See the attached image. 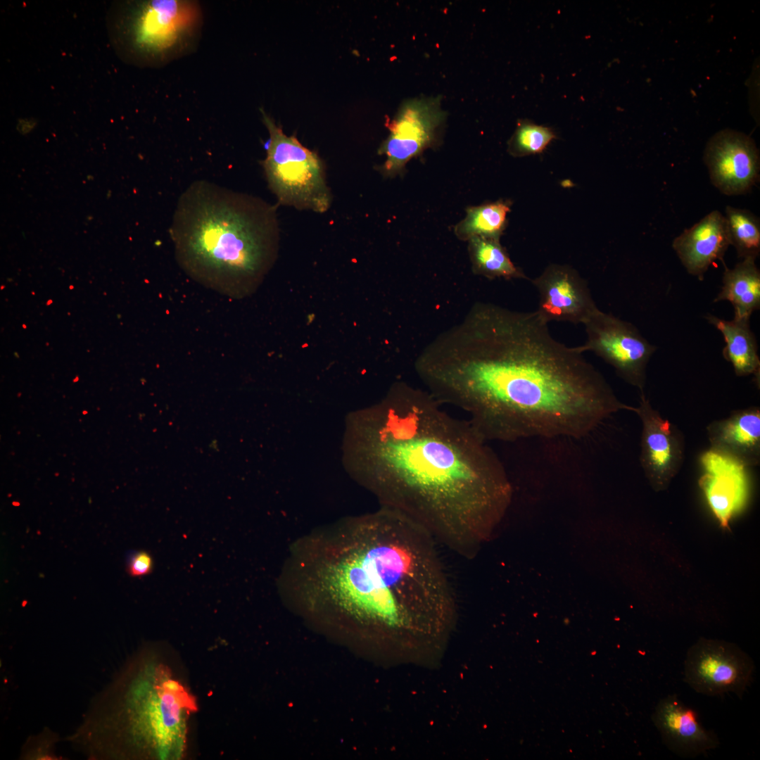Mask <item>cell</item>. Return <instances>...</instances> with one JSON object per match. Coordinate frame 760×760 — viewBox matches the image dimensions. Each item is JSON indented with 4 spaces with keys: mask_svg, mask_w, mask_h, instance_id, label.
I'll return each mask as SVG.
<instances>
[{
    "mask_svg": "<svg viewBox=\"0 0 760 760\" xmlns=\"http://www.w3.org/2000/svg\"><path fill=\"white\" fill-rule=\"evenodd\" d=\"M583 353L555 339L536 311L479 302L414 367L426 390L467 413L488 442L579 438L630 408Z\"/></svg>",
    "mask_w": 760,
    "mask_h": 760,
    "instance_id": "6da1fadb",
    "label": "cell"
},
{
    "mask_svg": "<svg viewBox=\"0 0 760 760\" xmlns=\"http://www.w3.org/2000/svg\"><path fill=\"white\" fill-rule=\"evenodd\" d=\"M364 481L386 508L407 517L466 559L507 514L512 486L495 452L467 419L427 390L403 383L363 415Z\"/></svg>",
    "mask_w": 760,
    "mask_h": 760,
    "instance_id": "7a4b0ae2",
    "label": "cell"
},
{
    "mask_svg": "<svg viewBox=\"0 0 760 760\" xmlns=\"http://www.w3.org/2000/svg\"><path fill=\"white\" fill-rule=\"evenodd\" d=\"M346 536L315 566V590L366 642L411 661L438 653L457 604L434 538L386 507L357 520Z\"/></svg>",
    "mask_w": 760,
    "mask_h": 760,
    "instance_id": "3957f363",
    "label": "cell"
},
{
    "mask_svg": "<svg viewBox=\"0 0 760 760\" xmlns=\"http://www.w3.org/2000/svg\"><path fill=\"white\" fill-rule=\"evenodd\" d=\"M279 230L277 206L200 180L181 195L170 234L191 279L235 297L267 270Z\"/></svg>",
    "mask_w": 760,
    "mask_h": 760,
    "instance_id": "277c9868",
    "label": "cell"
},
{
    "mask_svg": "<svg viewBox=\"0 0 760 760\" xmlns=\"http://www.w3.org/2000/svg\"><path fill=\"white\" fill-rule=\"evenodd\" d=\"M132 672L119 704L121 734L144 755L179 759L196 709L193 697L162 663L144 661Z\"/></svg>",
    "mask_w": 760,
    "mask_h": 760,
    "instance_id": "5b68a950",
    "label": "cell"
},
{
    "mask_svg": "<svg viewBox=\"0 0 760 760\" xmlns=\"http://www.w3.org/2000/svg\"><path fill=\"white\" fill-rule=\"evenodd\" d=\"M198 20V11L191 1H144L115 11L110 30L117 47L144 59H157L181 48Z\"/></svg>",
    "mask_w": 760,
    "mask_h": 760,
    "instance_id": "8992f818",
    "label": "cell"
},
{
    "mask_svg": "<svg viewBox=\"0 0 760 760\" xmlns=\"http://www.w3.org/2000/svg\"><path fill=\"white\" fill-rule=\"evenodd\" d=\"M270 144L262 167L268 186L278 203L298 210L323 213L332 202L324 167L315 152L287 136L262 112Z\"/></svg>",
    "mask_w": 760,
    "mask_h": 760,
    "instance_id": "52a82bcc",
    "label": "cell"
},
{
    "mask_svg": "<svg viewBox=\"0 0 760 760\" xmlns=\"http://www.w3.org/2000/svg\"><path fill=\"white\" fill-rule=\"evenodd\" d=\"M586 341L578 346L611 365L617 375L644 394L647 364L656 351L631 323L599 308L583 324Z\"/></svg>",
    "mask_w": 760,
    "mask_h": 760,
    "instance_id": "ba28073f",
    "label": "cell"
},
{
    "mask_svg": "<svg viewBox=\"0 0 760 760\" xmlns=\"http://www.w3.org/2000/svg\"><path fill=\"white\" fill-rule=\"evenodd\" d=\"M754 670L751 657L735 644L700 638L688 651L684 680L701 694L733 692L741 697L752 682Z\"/></svg>",
    "mask_w": 760,
    "mask_h": 760,
    "instance_id": "9c48e42d",
    "label": "cell"
},
{
    "mask_svg": "<svg viewBox=\"0 0 760 760\" xmlns=\"http://www.w3.org/2000/svg\"><path fill=\"white\" fill-rule=\"evenodd\" d=\"M444 118L438 99L406 101L388 125L390 134L379 148V153L386 157L379 167L382 175L400 174L411 158L432 144Z\"/></svg>",
    "mask_w": 760,
    "mask_h": 760,
    "instance_id": "30bf717a",
    "label": "cell"
},
{
    "mask_svg": "<svg viewBox=\"0 0 760 760\" xmlns=\"http://www.w3.org/2000/svg\"><path fill=\"white\" fill-rule=\"evenodd\" d=\"M642 423L640 462L655 491L666 490L682 467L685 441L680 430L653 408L645 394L639 405L631 406Z\"/></svg>",
    "mask_w": 760,
    "mask_h": 760,
    "instance_id": "8fae6325",
    "label": "cell"
},
{
    "mask_svg": "<svg viewBox=\"0 0 760 760\" xmlns=\"http://www.w3.org/2000/svg\"><path fill=\"white\" fill-rule=\"evenodd\" d=\"M704 161L711 184L725 195L745 194L759 182V151L743 133L731 129L716 133L707 144Z\"/></svg>",
    "mask_w": 760,
    "mask_h": 760,
    "instance_id": "7c38bea8",
    "label": "cell"
},
{
    "mask_svg": "<svg viewBox=\"0 0 760 760\" xmlns=\"http://www.w3.org/2000/svg\"><path fill=\"white\" fill-rule=\"evenodd\" d=\"M531 281L539 295L536 312L547 324H583L598 309L587 281L569 265L550 264Z\"/></svg>",
    "mask_w": 760,
    "mask_h": 760,
    "instance_id": "4fadbf2b",
    "label": "cell"
},
{
    "mask_svg": "<svg viewBox=\"0 0 760 760\" xmlns=\"http://www.w3.org/2000/svg\"><path fill=\"white\" fill-rule=\"evenodd\" d=\"M700 479L708 505L723 526L745 505L748 495L747 467L711 449L701 459Z\"/></svg>",
    "mask_w": 760,
    "mask_h": 760,
    "instance_id": "5bb4252c",
    "label": "cell"
},
{
    "mask_svg": "<svg viewBox=\"0 0 760 760\" xmlns=\"http://www.w3.org/2000/svg\"><path fill=\"white\" fill-rule=\"evenodd\" d=\"M652 721L666 747L678 755L695 757L718 745L716 735L702 726L696 711L675 695L658 702Z\"/></svg>",
    "mask_w": 760,
    "mask_h": 760,
    "instance_id": "9a60e30c",
    "label": "cell"
},
{
    "mask_svg": "<svg viewBox=\"0 0 760 760\" xmlns=\"http://www.w3.org/2000/svg\"><path fill=\"white\" fill-rule=\"evenodd\" d=\"M730 245L724 215L713 210L676 237L672 248L686 271L702 281L709 267Z\"/></svg>",
    "mask_w": 760,
    "mask_h": 760,
    "instance_id": "2e32d148",
    "label": "cell"
},
{
    "mask_svg": "<svg viewBox=\"0 0 760 760\" xmlns=\"http://www.w3.org/2000/svg\"><path fill=\"white\" fill-rule=\"evenodd\" d=\"M710 449L749 468L760 463V410L758 407L733 412L707 427Z\"/></svg>",
    "mask_w": 760,
    "mask_h": 760,
    "instance_id": "e0dca14e",
    "label": "cell"
},
{
    "mask_svg": "<svg viewBox=\"0 0 760 760\" xmlns=\"http://www.w3.org/2000/svg\"><path fill=\"white\" fill-rule=\"evenodd\" d=\"M705 319L722 334L726 346L723 356L729 362L738 376L753 375L759 381L760 359L756 337L749 320H726L712 315Z\"/></svg>",
    "mask_w": 760,
    "mask_h": 760,
    "instance_id": "ac0fdd59",
    "label": "cell"
},
{
    "mask_svg": "<svg viewBox=\"0 0 760 760\" xmlns=\"http://www.w3.org/2000/svg\"><path fill=\"white\" fill-rule=\"evenodd\" d=\"M756 259L744 258L733 268L724 264L722 286L714 302L729 301L734 310V318L749 320L760 308V271Z\"/></svg>",
    "mask_w": 760,
    "mask_h": 760,
    "instance_id": "d6986e66",
    "label": "cell"
},
{
    "mask_svg": "<svg viewBox=\"0 0 760 760\" xmlns=\"http://www.w3.org/2000/svg\"><path fill=\"white\" fill-rule=\"evenodd\" d=\"M469 253L474 273L488 279H528L511 260L499 239L475 236L469 240Z\"/></svg>",
    "mask_w": 760,
    "mask_h": 760,
    "instance_id": "ffe728a7",
    "label": "cell"
},
{
    "mask_svg": "<svg viewBox=\"0 0 760 760\" xmlns=\"http://www.w3.org/2000/svg\"><path fill=\"white\" fill-rule=\"evenodd\" d=\"M510 206L509 201L499 200L469 207L466 217L455 228V235L463 241L475 236L500 239L507 226Z\"/></svg>",
    "mask_w": 760,
    "mask_h": 760,
    "instance_id": "44dd1931",
    "label": "cell"
},
{
    "mask_svg": "<svg viewBox=\"0 0 760 760\" xmlns=\"http://www.w3.org/2000/svg\"><path fill=\"white\" fill-rule=\"evenodd\" d=\"M725 219L730 245L738 258L756 259L760 253V220L753 213L727 205Z\"/></svg>",
    "mask_w": 760,
    "mask_h": 760,
    "instance_id": "7402d4cb",
    "label": "cell"
},
{
    "mask_svg": "<svg viewBox=\"0 0 760 760\" xmlns=\"http://www.w3.org/2000/svg\"><path fill=\"white\" fill-rule=\"evenodd\" d=\"M556 137L550 127L522 120L508 142V151L514 157L541 153Z\"/></svg>",
    "mask_w": 760,
    "mask_h": 760,
    "instance_id": "603a6c76",
    "label": "cell"
},
{
    "mask_svg": "<svg viewBox=\"0 0 760 760\" xmlns=\"http://www.w3.org/2000/svg\"><path fill=\"white\" fill-rule=\"evenodd\" d=\"M153 558L146 550L133 551L128 555L126 561V571L133 578L149 575L153 570Z\"/></svg>",
    "mask_w": 760,
    "mask_h": 760,
    "instance_id": "cb8c5ba5",
    "label": "cell"
},
{
    "mask_svg": "<svg viewBox=\"0 0 760 760\" xmlns=\"http://www.w3.org/2000/svg\"><path fill=\"white\" fill-rule=\"evenodd\" d=\"M87 179L88 180H93V179H94V177H93V176H91V175H87Z\"/></svg>",
    "mask_w": 760,
    "mask_h": 760,
    "instance_id": "d4e9b609",
    "label": "cell"
},
{
    "mask_svg": "<svg viewBox=\"0 0 760 760\" xmlns=\"http://www.w3.org/2000/svg\"><path fill=\"white\" fill-rule=\"evenodd\" d=\"M109 197H110V190H108V194H107V198H108Z\"/></svg>",
    "mask_w": 760,
    "mask_h": 760,
    "instance_id": "484cf974",
    "label": "cell"
},
{
    "mask_svg": "<svg viewBox=\"0 0 760 760\" xmlns=\"http://www.w3.org/2000/svg\"><path fill=\"white\" fill-rule=\"evenodd\" d=\"M23 327H24V328H26V326H25V324H23Z\"/></svg>",
    "mask_w": 760,
    "mask_h": 760,
    "instance_id": "4316f807",
    "label": "cell"
}]
</instances>
